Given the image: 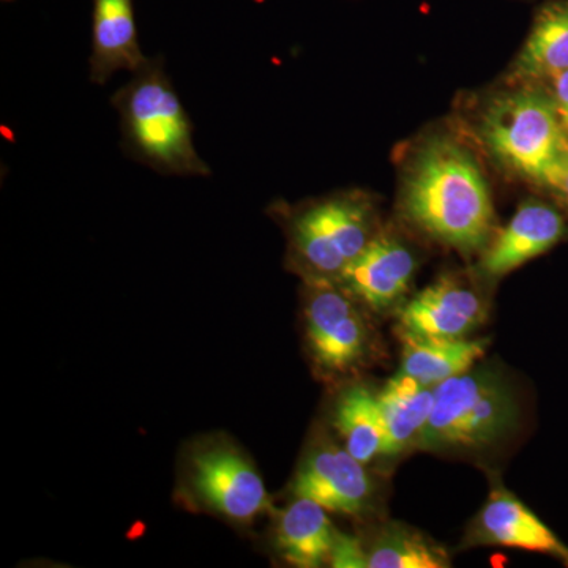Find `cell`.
<instances>
[{
	"label": "cell",
	"mask_w": 568,
	"mask_h": 568,
	"mask_svg": "<svg viewBox=\"0 0 568 568\" xmlns=\"http://www.w3.org/2000/svg\"><path fill=\"white\" fill-rule=\"evenodd\" d=\"M399 209L418 231L462 253L484 252L496 235L495 205L476 153L455 134H426L402 170Z\"/></svg>",
	"instance_id": "obj_1"
},
{
	"label": "cell",
	"mask_w": 568,
	"mask_h": 568,
	"mask_svg": "<svg viewBox=\"0 0 568 568\" xmlns=\"http://www.w3.org/2000/svg\"><path fill=\"white\" fill-rule=\"evenodd\" d=\"M477 140L507 173L545 192L568 149V133L541 82H507L478 108Z\"/></svg>",
	"instance_id": "obj_2"
},
{
	"label": "cell",
	"mask_w": 568,
	"mask_h": 568,
	"mask_svg": "<svg viewBox=\"0 0 568 568\" xmlns=\"http://www.w3.org/2000/svg\"><path fill=\"white\" fill-rule=\"evenodd\" d=\"M121 115L122 145L138 162L168 175H211L194 149L193 126L164 70L148 59L112 97Z\"/></svg>",
	"instance_id": "obj_3"
},
{
	"label": "cell",
	"mask_w": 568,
	"mask_h": 568,
	"mask_svg": "<svg viewBox=\"0 0 568 568\" xmlns=\"http://www.w3.org/2000/svg\"><path fill=\"white\" fill-rule=\"evenodd\" d=\"M290 261L305 282L338 283L347 267L379 234L376 204L347 190L284 207Z\"/></svg>",
	"instance_id": "obj_4"
},
{
	"label": "cell",
	"mask_w": 568,
	"mask_h": 568,
	"mask_svg": "<svg viewBox=\"0 0 568 568\" xmlns=\"http://www.w3.org/2000/svg\"><path fill=\"white\" fill-rule=\"evenodd\" d=\"M518 396L506 376L470 368L435 387V405L417 448L480 450L496 446L519 426Z\"/></svg>",
	"instance_id": "obj_5"
},
{
	"label": "cell",
	"mask_w": 568,
	"mask_h": 568,
	"mask_svg": "<svg viewBox=\"0 0 568 568\" xmlns=\"http://www.w3.org/2000/svg\"><path fill=\"white\" fill-rule=\"evenodd\" d=\"M310 354L321 372L343 375L364 361L369 332L357 301L335 282H306Z\"/></svg>",
	"instance_id": "obj_6"
},
{
	"label": "cell",
	"mask_w": 568,
	"mask_h": 568,
	"mask_svg": "<svg viewBox=\"0 0 568 568\" xmlns=\"http://www.w3.org/2000/svg\"><path fill=\"white\" fill-rule=\"evenodd\" d=\"M190 487L209 510L252 523L271 510L263 477L242 452L224 444L200 448L190 462Z\"/></svg>",
	"instance_id": "obj_7"
},
{
	"label": "cell",
	"mask_w": 568,
	"mask_h": 568,
	"mask_svg": "<svg viewBox=\"0 0 568 568\" xmlns=\"http://www.w3.org/2000/svg\"><path fill=\"white\" fill-rule=\"evenodd\" d=\"M568 237V213L541 192L523 201L504 230L481 252L478 272L485 278H500L523 264L548 253Z\"/></svg>",
	"instance_id": "obj_8"
},
{
	"label": "cell",
	"mask_w": 568,
	"mask_h": 568,
	"mask_svg": "<svg viewBox=\"0 0 568 568\" xmlns=\"http://www.w3.org/2000/svg\"><path fill=\"white\" fill-rule=\"evenodd\" d=\"M485 320L487 305L481 295L455 276H443L402 306L398 335L466 338Z\"/></svg>",
	"instance_id": "obj_9"
},
{
	"label": "cell",
	"mask_w": 568,
	"mask_h": 568,
	"mask_svg": "<svg viewBox=\"0 0 568 568\" xmlns=\"http://www.w3.org/2000/svg\"><path fill=\"white\" fill-rule=\"evenodd\" d=\"M418 257L396 235L379 233L339 278L343 290L369 310L387 312L403 301L416 275Z\"/></svg>",
	"instance_id": "obj_10"
},
{
	"label": "cell",
	"mask_w": 568,
	"mask_h": 568,
	"mask_svg": "<svg viewBox=\"0 0 568 568\" xmlns=\"http://www.w3.org/2000/svg\"><path fill=\"white\" fill-rule=\"evenodd\" d=\"M364 466L346 448L323 444L298 467L294 496L315 500L332 514L361 515L375 489Z\"/></svg>",
	"instance_id": "obj_11"
},
{
	"label": "cell",
	"mask_w": 568,
	"mask_h": 568,
	"mask_svg": "<svg viewBox=\"0 0 568 568\" xmlns=\"http://www.w3.org/2000/svg\"><path fill=\"white\" fill-rule=\"evenodd\" d=\"M470 547H506L551 556L568 567V547L517 496L503 485L489 497L467 534Z\"/></svg>",
	"instance_id": "obj_12"
},
{
	"label": "cell",
	"mask_w": 568,
	"mask_h": 568,
	"mask_svg": "<svg viewBox=\"0 0 568 568\" xmlns=\"http://www.w3.org/2000/svg\"><path fill=\"white\" fill-rule=\"evenodd\" d=\"M142 54L133 0H93L91 80L104 84L121 70L136 71Z\"/></svg>",
	"instance_id": "obj_13"
},
{
	"label": "cell",
	"mask_w": 568,
	"mask_h": 568,
	"mask_svg": "<svg viewBox=\"0 0 568 568\" xmlns=\"http://www.w3.org/2000/svg\"><path fill=\"white\" fill-rule=\"evenodd\" d=\"M568 70V0H540L507 82H544Z\"/></svg>",
	"instance_id": "obj_14"
},
{
	"label": "cell",
	"mask_w": 568,
	"mask_h": 568,
	"mask_svg": "<svg viewBox=\"0 0 568 568\" xmlns=\"http://www.w3.org/2000/svg\"><path fill=\"white\" fill-rule=\"evenodd\" d=\"M336 534L338 530L332 526L323 506L305 497H295L276 523V548L291 566L320 568L331 562Z\"/></svg>",
	"instance_id": "obj_15"
},
{
	"label": "cell",
	"mask_w": 568,
	"mask_h": 568,
	"mask_svg": "<svg viewBox=\"0 0 568 568\" xmlns=\"http://www.w3.org/2000/svg\"><path fill=\"white\" fill-rule=\"evenodd\" d=\"M377 396L384 424L383 457H396L417 447L435 405V387L398 372Z\"/></svg>",
	"instance_id": "obj_16"
},
{
	"label": "cell",
	"mask_w": 568,
	"mask_h": 568,
	"mask_svg": "<svg viewBox=\"0 0 568 568\" xmlns=\"http://www.w3.org/2000/svg\"><path fill=\"white\" fill-rule=\"evenodd\" d=\"M403 342L399 373L414 377L424 386L436 387L450 377L473 368L484 357L488 339L416 338L399 335Z\"/></svg>",
	"instance_id": "obj_17"
},
{
	"label": "cell",
	"mask_w": 568,
	"mask_h": 568,
	"mask_svg": "<svg viewBox=\"0 0 568 568\" xmlns=\"http://www.w3.org/2000/svg\"><path fill=\"white\" fill-rule=\"evenodd\" d=\"M334 425L345 440V448L362 465H368L384 447V424L379 396L372 388H347L335 406Z\"/></svg>",
	"instance_id": "obj_18"
},
{
	"label": "cell",
	"mask_w": 568,
	"mask_h": 568,
	"mask_svg": "<svg viewBox=\"0 0 568 568\" xmlns=\"http://www.w3.org/2000/svg\"><path fill=\"white\" fill-rule=\"evenodd\" d=\"M447 551L424 534L388 523L368 549L369 568H447Z\"/></svg>",
	"instance_id": "obj_19"
},
{
	"label": "cell",
	"mask_w": 568,
	"mask_h": 568,
	"mask_svg": "<svg viewBox=\"0 0 568 568\" xmlns=\"http://www.w3.org/2000/svg\"><path fill=\"white\" fill-rule=\"evenodd\" d=\"M331 566L335 568H366L368 567V551H365L362 541L357 537L338 532L331 552Z\"/></svg>",
	"instance_id": "obj_20"
},
{
	"label": "cell",
	"mask_w": 568,
	"mask_h": 568,
	"mask_svg": "<svg viewBox=\"0 0 568 568\" xmlns=\"http://www.w3.org/2000/svg\"><path fill=\"white\" fill-rule=\"evenodd\" d=\"M547 88L556 111H558L560 122L568 133V70L555 74L549 80L541 82Z\"/></svg>",
	"instance_id": "obj_21"
},
{
	"label": "cell",
	"mask_w": 568,
	"mask_h": 568,
	"mask_svg": "<svg viewBox=\"0 0 568 568\" xmlns=\"http://www.w3.org/2000/svg\"><path fill=\"white\" fill-rule=\"evenodd\" d=\"M544 193L555 197L562 205L564 211L568 213V149L562 162L559 164L558 171L552 175L551 182H549Z\"/></svg>",
	"instance_id": "obj_22"
},
{
	"label": "cell",
	"mask_w": 568,
	"mask_h": 568,
	"mask_svg": "<svg viewBox=\"0 0 568 568\" xmlns=\"http://www.w3.org/2000/svg\"><path fill=\"white\" fill-rule=\"evenodd\" d=\"M528 2H540V0H528Z\"/></svg>",
	"instance_id": "obj_23"
}]
</instances>
